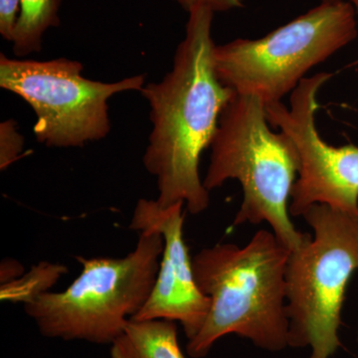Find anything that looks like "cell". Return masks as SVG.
Wrapping results in <instances>:
<instances>
[{
    "mask_svg": "<svg viewBox=\"0 0 358 358\" xmlns=\"http://www.w3.org/2000/svg\"><path fill=\"white\" fill-rule=\"evenodd\" d=\"M67 272L65 267L54 264L42 263L34 267L25 277L2 285V301H22L26 303L46 293L52 285L55 284L61 275Z\"/></svg>",
    "mask_w": 358,
    "mask_h": 358,
    "instance_id": "12",
    "label": "cell"
},
{
    "mask_svg": "<svg viewBox=\"0 0 358 358\" xmlns=\"http://www.w3.org/2000/svg\"><path fill=\"white\" fill-rule=\"evenodd\" d=\"M23 268L20 263L15 261H6V263H2L1 265V282L2 284H8L15 281L18 277L22 274Z\"/></svg>",
    "mask_w": 358,
    "mask_h": 358,
    "instance_id": "16",
    "label": "cell"
},
{
    "mask_svg": "<svg viewBox=\"0 0 358 358\" xmlns=\"http://www.w3.org/2000/svg\"><path fill=\"white\" fill-rule=\"evenodd\" d=\"M24 147V138L17 122L8 119L0 124V171H6L18 159Z\"/></svg>",
    "mask_w": 358,
    "mask_h": 358,
    "instance_id": "13",
    "label": "cell"
},
{
    "mask_svg": "<svg viewBox=\"0 0 358 358\" xmlns=\"http://www.w3.org/2000/svg\"><path fill=\"white\" fill-rule=\"evenodd\" d=\"M270 127L262 100L235 94L219 117L203 185L210 192L236 179L243 199L232 225L268 223L275 237L294 251L310 236L294 227L289 211L300 155L288 134L275 133Z\"/></svg>",
    "mask_w": 358,
    "mask_h": 358,
    "instance_id": "3",
    "label": "cell"
},
{
    "mask_svg": "<svg viewBox=\"0 0 358 358\" xmlns=\"http://www.w3.org/2000/svg\"><path fill=\"white\" fill-rule=\"evenodd\" d=\"M331 77V73H317L301 80L291 93L289 108L282 102L266 105L270 126L288 134L300 155L289 205L294 217H301L315 204L358 212V147L329 145L320 138L315 124L317 94Z\"/></svg>",
    "mask_w": 358,
    "mask_h": 358,
    "instance_id": "8",
    "label": "cell"
},
{
    "mask_svg": "<svg viewBox=\"0 0 358 358\" xmlns=\"http://www.w3.org/2000/svg\"><path fill=\"white\" fill-rule=\"evenodd\" d=\"M358 34L353 7L346 0L322 2L258 39L215 45L219 81L237 95L281 102L315 66L352 43Z\"/></svg>",
    "mask_w": 358,
    "mask_h": 358,
    "instance_id": "6",
    "label": "cell"
},
{
    "mask_svg": "<svg viewBox=\"0 0 358 358\" xmlns=\"http://www.w3.org/2000/svg\"><path fill=\"white\" fill-rule=\"evenodd\" d=\"M162 251V235L145 230L124 258L76 257L79 277L65 291L24 303L25 313L45 338L112 345L150 298Z\"/></svg>",
    "mask_w": 358,
    "mask_h": 358,
    "instance_id": "4",
    "label": "cell"
},
{
    "mask_svg": "<svg viewBox=\"0 0 358 358\" xmlns=\"http://www.w3.org/2000/svg\"><path fill=\"white\" fill-rule=\"evenodd\" d=\"M346 1L350 2L353 7V10H355V16H357V23H358V0H346Z\"/></svg>",
    "mask_w": 358,
    "mask_h": 358,
    "instance_id": "17",
    "label": "cell"
},
{
    "mask_svg": "<svg viewBox=\"0 0 358 358\" xmlns=\"http://www.w3.org/2000/svg\"><path fill=\"white\" fill-rule=\"evenodd\" d=\"M291 251L272 231H258L244 247L216 244L192 257L199 289L210 300L203 327L186 345L203 358L223 336L236 334L270 352L289 346L286 270Z\"/></svg>",
    "mask_w": 358,
    "mask_h": 358,
    "instance_id": "2",
    "label": "cell"
},
{
    "mask_svg": "<svg viewBox=\"0 0 358 358\" xmlns=\"http://www.w3.org/2000/svg\"><path fill=\"white\" fill-rule=\"evenodd\" d=\"M179 6L188 13L190 9L197 6L207 7L214 13H226L233 9L242 8L245 0H174Z\"/></svg>",
    "mask_w": 358,
    "mask_h": 358,
    "instance_id": "15",
    "label": "cell"
},
{
    "mask_svg": "<svg viewBox=\"0 0 358 358\" xmlns=\"http://www.w3.org/2000/svg\"><path fill=\"white\" fill-rule=\"evenodd\" d=\"M187 13L173 68L140 92L150 106L152 124L143 162L157 179L159 206L183 202L192 215H199L210 204V192L200 178V157L210 147L221 113L235 94L221 84L214 69L215 13L203 6Z\"/></svg>",
    "mask_w": 358,
    "mask_h": 358,
    "instance_id": "1",
    "label": "cell"
},
{
    "mask_svg": "<svg viewBox=\"0 0 358 358\" xmlns=\"http://www.w3.org/2000/svg\"><path fill=\"white\" fill-rule=\"evenodd\" d=\"M110 358H185L178 339V324L169 320L131 319L112 343Z\"/></svg>",
    "mask_w": 358,
    "mask_h": 358,
    "instance_id": "10",
    "label": "cell"
},
{
    "mask_svg": "<svg viewBox=\"0 0 358 358\" xmlns=\"http://www.w3.org/2000/svg\"><path fill=\"white\" fill-rule=\"evenodd\" d=\"M357 341L358 343V324H357Z\"/></svg>",
    "mask_w": 358,
    "mask_h": 358,
    "instance_id": "19",
    "label": "cell"
},
{
    "mask_svg": "<svg viewBox=\"0 0 358 358\" xmlns=\"http://www.w3.org/2000/svg\"><path fill=\"white\" fill-rule=\"evenodd\" d=\"M336 1V0H322V2H333Z\"/></svg>",
    "mask_w": 358,
    "mask_h": 358,
    "instance_id": "18",
    "label": "cell"
},
{
    "mask_svg": "<svg viewBox=\"0 0 358 358\" xmlns=\"http://www.w3.org/2000/svg\"><path fill=\"white\" fill-rule=\"evenodd\" d=\"M20 10L14 30L13 51L16 57H25L42 50L45 33L61 24L63 0H20Z\"/></svg>",
    "mask_w": 358,
    "mask_h": 358,
    "instance_id": "11",
    "label": "cell"
},
{
    "mask_svg": "<svg viewBox=\"0 0 358 358\" xmlns=\"http://www.w3.org/2000/svg\"><path fill=\"white\" fill-rule=\"evenodd\" d=\"M76 60L37 61L0 54V87L15 94L36 117L35 138L47 148H82L109 136V101L122 92H141L145 75L117 82L94 81L82 75Z\"/></svg>",
    "mask_w": 358,
    "mask_h": 358,
    "instance_id": "7",
    "label": "cell"
},
{
    "mask_svg": "<svg viewBox=\"0 0 358 358\" xmlns=\"http://www.w3.org/2000/svg\"><path fill=\"white\" fill-rule=\"evenodd\" d=\"M20 10V0H0V35L6 41H13Z\"/></svg>",
    "mask_w": 358,
    "mask_h": 358,
    "instance_id": "14",
    "label": "cell"
},
{
    "mask_svg": "<svg viewBox=\"0 0 358 358\" xmlns=\"http://www.w3.org/2000/svg\"><path fill=\"white\" fill-rule=\"evenodd\" d=\"M183 205L179 202L162 208L157 200L141 199L136 202L129 228L138 233L159 232L164 251L150 298L131 319L179 322L190 341L203 327L211 303L199 289L193 273L192 258L183 237Z\"/></svg>",
    "mask_w": 358,
    "mask_h": 358,
    "instance_id": "9",
    "label": "cell"
},
{
    "mask_svg": "<svg viewBox=\"0 0 358 358\" xmlns=\"http://www.w3.org/2000/svg\"><path fill=\"white\" fill-rule=\"evenodd\" d=\"M301 217L313 235L287 264L289 346L310 348V358H331L341 346L346 289L358 271V212L315 204Z\"/></svg>",
    "mask_w": 358,
    "mask_h": 358,
    "instance_id": "5",
    "label": "cell"
}]
</instances>
